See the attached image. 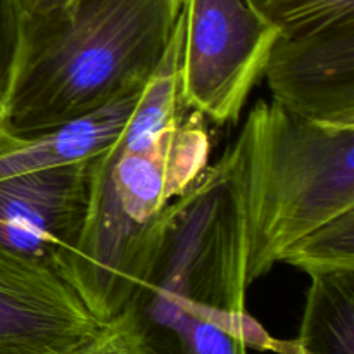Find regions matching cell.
Returning <instances> with one entry per match:
<instances>
[{
  "label": "cell",
  "instance_id": "8fae6325",
  "mask_svg": "<svg viewBox=\"0 0 354 354\" xmlns=\"http://www.w3.org/2000/svg\"><path fill=\"white\" fill-rule=\"evenodd\" d=\"M282 37L315 33L354 17V0H249Z\"/></svg>",
  "mask_w": 354,
  "mask_h": 354
},
{
  "label": "cell",
  "instance_id": "3957f363",
  "mask_svg": "<svg viewBox=\"0 0 354 354\" xmlns=\"http://www.w3.org/2000/svg\"><path fill=\"white\" fill-rule=\"evenodd\" d=\"M206 118L185 120L142 149L118 140L93 159L88 213L61 275L107 324L133 297L159 221L209 165Z\"/></svg>",
  "mask_w": 354,
  "mask_h": 354
},
{
  "label": "cell",
  "instance_id": "30bf717a",
  "mask_svg": "<svg viewBox=\"0 0 354 354\" xmlns=\"http://www.w3.org/2000/svg\"><path fill=\"white\" fill-rule=\"evenodd\" d=\"M280 263L296 266L310 277L354 270V209L339 214L294 242Z\"/></svg>",
  "mask_w": 354,
  "mask_h": 354
},
{
  "label": "cell",
  "instance_id": "52a82bcc",
  "mask_svg": "<svg viewBox=\"0 0 354 354\" xmlns=\"http://www.w3.org/2000/svg\"><path fill=\"white\" fill-rule=\"evenodd\" d=\"M104 325L55 270L0 249V354H68Z\"/></svg>",
  "mask_w": 354,
  "mask_h": 354
},
{
  "label": "cell",
  "instance_id": "8992f818",
  "mask_svg": "<svg viewBox=\"0 0 354 354\" xmlns=\"http://www.w3.org/2000/svg\"><path fill=\"white\" fill-rule=\"evenodd\" d=\"M93 159L0 178V249L61 275L85 227Z\"/></svg>",
  "mask_w": 354,
  "mask_h": 354
},
{
  "label": "cell",
  "instance_id": "6da1fadb",
  "mask_svg": "<svg viewBox=\"0 0 354 354\" xmlns=\"http://www.w3.org/2000/svg\"><path fill=\"white\" fill-rule=\"evenodd\" d=\"M248 232L235 145L162 213L127 310L159 354H248L273 339L245 310Z\"/></svg>",
  "mask_w": 354,
  "mask_h": 354
},
{
  "label": "cell",
  "instance_id": "7c38bea8",
  "mask_svg": "<svg viewBox=\"0 0 354 354\" xmlns=\"http://www.w3.org/2000/svg\"><path fill=\"white\" fill-rule=\"evenodd\" d=\"M68 354H159L128 310L104 325L102 330Z\"/></svg>",
  "mask_w": 354,
  "mask_h": 354
},
{
  "label": "cell",
  "instance_id": "4fadbf2b",
  "mask_svg": "<svg viewBox=\"0 0 354 354\" xmlns=\"http://www.w3.org/2000/svg\"><path fill=\"white\" fill-rule=\"evenodd\" d=\"M19 41V2L0 0V113L9 93Z\"/></svg>",
  "mask_w": 354,
  "mask_h": 354
},
{
  "label": "cell",
  "instance_id": "7a4b0ae2",
  "mask_svg": "<svg viewBox=\"0 0 354 354\" xmlns=\"http://www.w3.org/2000/svg\"><path fill=\"white\" fill-rule=\"evenodd\" d=\"M19 41L0 124L28 135L73 123L145 86L180 0H17Z\"/></svg>",
  "mask_w": 354,
  "mask_h": 354
},
{
  "label": "cell",
  "instance_id": "5b68a950",
  "mask_svg": "<svg viewBox=\"0 0 354 354\" xmlns=\"http://www.w3.org/2000/svg\"><path fill=\"white\" fill-rule=\"evenodd\" d=\"M178 23L187 107L218 124L235 123L280 31L249 0H180Z\"/></svg>",
  "mask_w": 354,
  "mask_h": 354
},
{
  "label": "cell",
  "instance_id": "277c9868",
  "mask_svg": "<svg viewBox=\"0 0 354 354\" xmlns=\"http://www.w3.org/2000/svg\"><path fill=\"white\" fill-rule=\"evenodd\" d=\"M234 145L252 283L294 242L354 209V128L310 123L261 100Z\"/></svg>",
  "mask_w": 354,
  "mask_h": 354
},
{
  "label": "cell",
  "instance_id": "9c48e42d",
  "mask_svg": "<svg viewBox=\"0 0 354 354\" xmlns=\"http://www.w3.org/2000/svg\"><path fill=\"white\" fill-rule=\"evenodd\" d=\"M292 344L304 354H354V270L311 277Z\"/></svg>",
  "mask_w": 354,
  "mask_h": 354
},
{
  "label": "cell",
  "instance_id": "ba28073f",
  "mask_svg": "<svg viewBox=\"0 0 354 354\" xmlns=\"http://www.w3.org/2000/svg\"><path fill=\"white\" fill-rule=\"evenodd\" d=\"M263 78L294 116L354 128V17L304 37L280 35Z\"/></svg>",
  "mask_w": 354,
  "mask_h": 354
}]
</instances>
